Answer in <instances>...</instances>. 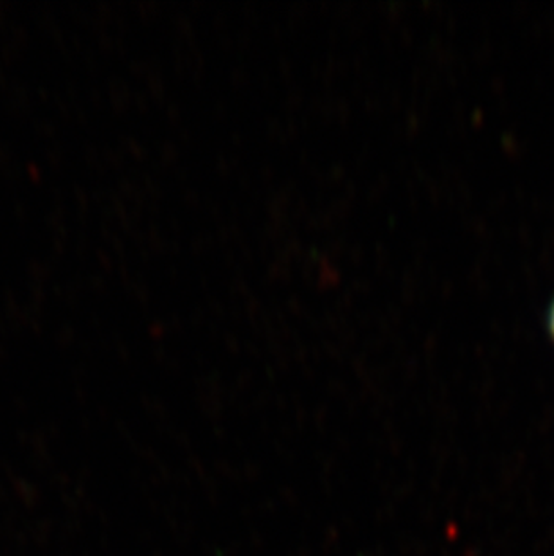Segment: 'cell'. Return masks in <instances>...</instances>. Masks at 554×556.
I'll return each mask as SVG.
<instances>
[{
  "label": "cell",
  "instance_id": "obj_1",
  "mask_svg": "<svg viewBox=\"0 0 554 556\" xmlns=\"http://www.w3.org/2000/svg\"><path fill=\"white\" fill-rule=\"evenodd\" d=\"M551 333H553L554 337V303L553 308H551Z\"/></svg>",
  "mask_w": 554,
  "mask_h": 556
}]
</instances>
